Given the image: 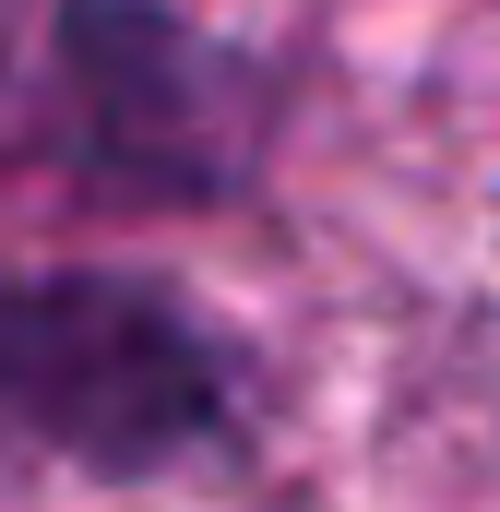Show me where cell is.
<instances>
[{
  "instance_id": "cell-1",
  "label": "cell",
  "mask_w": 500,
  "mask_h": 512,
  "mask_svg": "<svg viewBox=\"0 0 500 512\" xmlns=\"http://www.w3.org/2000/svg\"><path fill=\"white\" fill-rule=\"evenodd\" d=\"M0 417L72 441V453H155L203 417V358L167 310L60 286L0 310Z\"/></svg>"
}]
</instances>
